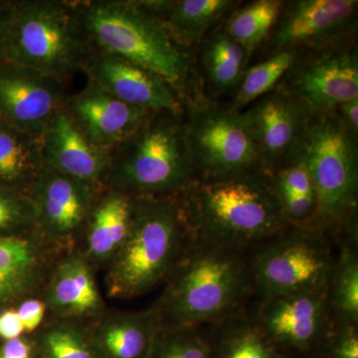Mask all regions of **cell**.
I'll return each instance as SVG.
<instances>
[{"label": "cell", "instance_id": "obj_35", "mask_svg": "<svg viewBox=\"0 0 358 358\" xmlns=\"http://www.w3.org/2000/svg\"><path fill=\"white\" fill-rule=\"evenodd\" d=\"M0 358H36V348L32 334H24L0 345Z\"/></svg>", "mask_w": 358, "mask_h": 358}, {"label": "cell", "instance_id": "obj_5", "mask_svg": "<svg viewBox=\"0 0 358 358\" xmlns=\"http://www.w3.org/2000/svg\"><path fill=\"white\" fill-rule=\"evenodd\" d=\"M189 240L178 195L134 197L128 236L108 263V296L136 298L166 281Z\"/></svg>", "mask_w": 358, "mask_h": 358}, {"label": "cell", "instance_id": "obj_27", "mask_svg": "<svg viewBox=\"0 0 358 358\" xmlns=\"http://www.w3.org/2000/svg\"><path fill=\"white\" fill-rule=\"evenodd\" d=\"M214 327L209 334L212 358H293L275 346L243 310Z\"/></svg>", "mask_w": 358, "mask_h": 358}, {"label": "cell", "instance_id": "obj_9", "mask_svg": "<svg viewBox=\"0 0 358 358\" xmlns=\"http://www.w3.org/2000/svg\"><path fill=\"white\" fill-rule=\"evenodd\" d=\"M251 249L247 266L260 301L327 285L334 255L331 237L319 230L288 227Z\"/></svg>", "mask_w": 358, "mask_h": 358}, {"label": "cell", "instance_id": "obj_33", "mask_svg": "<svg viewBox=\"0 0 358 358\" xmlns=\"http://www.w3.org/2000/svg\"><path fill=\"white\" fill-rule=\"evenodd\" d=\"M313 358H358V324L331 317Z\"/></svg>", "mask_w": 358, "mask_h": 358}, {"label": "cell", "instance_id": "obj_3", "mask_svg": "<svg viewBox=\"0 0 358 358\" xmlns=\"http://www.w3.org/2000/svg\"><path fill=\"white\" fill-rule=\"evenodd\" d=\"M96 52L112 54L159 75L181 102L201 93L194 58L174 43L166 26L140 0L78 1Z\"/></svg>", "mask_w": 358, "mask_h": 358}, {"label": "cell", "instance_id": "obj_7", "mask_svg": "<svg viewBox=\"0 0 358 358\" xmlns=\"http://www.w3.org/2000/svg\"><path fill=\"white\" fill-rule=\"evenodd\" d=\"M301 157L317 195L315 228L336 238L357 220L358 138L336 113L315 115Z\"/></svg>", "mask_w": 358, "mask_h": 358}, {"label": "cell", "instance_id": "obj_28", "mask_svg": "<svg viewBox=\"0 0 358 358\" xmlns=\"http://www.w3.org/2000/svg\"><path fill=\"white\" fill-rule=\"evenodd\" d=\"M32 336L36 358H101L83 322L52 317Z\"/></svg>", "mask_w": 358, "mask_h": 358}, {"label": "cell", "instance_id": "obj_6", "mask_svg": "<svg viewBox=\"0 0 358 358\" xmlns=\"http://www.w3.org/2000/svg\"><path fill=\"white\" fill-rule=\"evenodd\" d=\"M195 180L185 114L154 112L129 138L110 150L105 187L133 197L176 196Z\"/></svg>", "mask_w": 358, "mask_h": 358}, {"label": "cell", "instance_id": "obj_2", "mask_svg": "<svg viewBox=\"0 0 358 358\" xmlns=\"http://www.w3.org/2000/svg\"><path fill=\"white\" fill-rule=\"evenodd\" d=\"M154 307L160 329L220 324L252 293L245 252L189 240Z\"/></svg>", "mask_w": 358, "mask_h": 358}, {"label": "cell", "instance_id": "obj_22", "mask_svg": "<svg viewBox=\"0 0 358 358\" xmlns=\"http://www.w3.org/2000/svg\"><path fill=\"white\" fill-rule=\"evenodd\" d=\"M86 324L101 358H148L160 326L154 308L107 312Z\"/></svg>", "mask_w": 358, "mask_h": 358}, {"label": "cell", "instance_id": "obj_16", "mask_svg": "<svg viewBox=\"0 0 358 358\" xmlns=\"http://www.w3.org/2000/svg\"><path fill=\"white\" fill-rule=\"evenodd\" d=\"M84 73L89 80L128 105L150 112L185 114L178 94L162 77L128 60L96 52Z\"/></svg>", "mask_w": 358, "mask_h": 358}, {"label": "cell", "instance_id": "obj_8", "mask_svg": "<svg viewBox=\"0 0 358 358\" xmlns=\"http://www.w3.org/2000/svg\"><path fill=\"white\" fill-rule=\"evenodd\" d=\"M183 108L186 141L196 180L264 171L244 110L208 100L202 93L186 101Z\"/></svg>", "mask_w": 358, "mask_h": 358}, {"label": "cell", "instance_id": "obj_26", "mask_svg": "<svg viewBox=\"0 0 358 358\" xmlns=\"http://www.w3.org/2000/svg\"><path fill=\"white\" fill-rule=\"evenodd\" d=\"M43 166L41 138L0 119V188L26 194Z\"/></svg>", "mask_w": 358, "mask_h": 358}, {"label": "cell", "instance_id": "obj_21", "mask_svg": "<svg viewBox=\"0 0 358 358\" xmlns=\"http://www.w3.org/2000/svg\"><path fill=\"white\" fill-rule=\"evenodd\" d=\"M134 197L114 188L99 193L85 224L77 249L93 266L108 264L128 236Z\"/></svg>", "mask_w": 358, "mask_h": 358}, {"label": "cell", "instance_id": "obj_34", "mask_svg": "<svg viewBox=\"0 0 358 358\" xmlns=\"http://www.w3.org/2000/svg\"><path fill=\"white\" fill-rule=\"evenodd\" d=\"M15 308L24 327L25 334L36 333L43 324L47 313L46 303L43 299L28 296L20 301Z\"/></svg>", "mask_w": 358, "mask_h": 358}, {"label": "cell", "instance_id": "obj_37", "mask_svg": "<svg viewBox=\"0 0 358 358\" xmlns=\"http://www.w3.org/2000/svg\"><path fill=\"white\" fill-rule=\"evenodd\" d=\"M338 119L353 136L358 138V98L339 105L334 110Z\"/></svg>", "mask_w": 358, "mask_h": 358}, {"label": "cell", "instance_id": "obj_15", "mask_svg": "<svg viewBox=\"0 0 358 358\" xmlns=\"http://www.w3.org/2000/svg\"><path fill=\"white\" fill-rule=\"evenodd\" d=\"M65 86L38 71L0 63V119L41 138L53 115L65 107L69 98Z\"/></svg>", "mask_w": 358, "mask_h": 358}, {"label": "cell", "instance_id": "obj_1", "mask_svg": "<svg viewBox=\"0 0 358 358\" xmlns=\"http://www.w3.org/2000/svg\"><path fill=\"white\" fill-rule=\"evenodd\" d=\"M178 196L192 241L245 252L289 227L265 171L195 180Z\"/></svg>", "mask_w": 358, "mask_h": 358}, {"label": "cell", "instance_id": "obj_4", "mask_svg": "<svg viewBox=\"0 0 358 358\" xmlns=\"http://www.w3.org/2000/svg\"><path fill=\"white\" fill-rule=\"evenodd\" d=\"M78 1L13 0L2 62L67 83L96 54Z\"/></svg>", "mask_w": 358, "mask_h": 358}, {"label": "cell", "instance_id": "obj_25", "mask_svg": "<svg viewBox=\"0 0 358 358\" xmlns=\"http://www.w3.org/2000/svg\"><path fill=\"white\" fill-rule=\"evenodd\" d=\"M358 234L357 220L336 237L339 251L334 256L327 279V299L331 317L358 324Z\"/></svg>", "mask_w": 358, "mask_h": 358}, {"label": "cell", "instance_id": "obj_13", "mask_svg": "<svg viewBox=\"0 0 358 358\" xmlns=\"http://www.w3.org/2000/svg\"><path fill=\"white\" fill-rule=\"evenodd\" d=\"M268 176L300 159L315 115L299 99L279 89L243 110Z\"/></svg>", "mask_w": 358, "mask_h": 358}, {"label": "cell", "instance_id": "obj_17", "mask_svg": "<svg viewBox=\"0 0 358 358\" xmlns=\"http://www.w3.org/2000/svg\"><path fill=\"white\" fill-rule=\"evenodd\" d=\"M64 108L91 143L109 150L129 138L154 113L122 102L89 79L83 90L69 96Z\"/></svg>", "mask_w": 358, "mask_h": 358}, {"label": "cell", "instance_id": "obj_20", "mask_svg": "<svg viewBox=\"0 0 358 358\" xmlns=\"http://www.w3.org/2000/svg\"><path fill=\"white\" fill-rule=\"evenodd\" d=\"M59 252L37 229L0 237V307L34 296Z\"/></svg>", "mask_w": 358, "mask_h": 358}, {"label": "cell", "instance_id": "obj_36", "mask_svg": "<svg viewBox=\"0 0 358 358\" xmlns=\"http://www.w3.org/2000/svg\"><path fill=\"white\" fill-rule=\"evenodd\" d=\"M24 334V327L15 308H7L0 310V339L9 341Z\"/></svg>", "mask_w": 358, "mask_h": 358}, {"label": "cell", "instance_id": "obj_11", "mask_svg": "<svg viewBox=\"0 0 358 358\" xmlns=\"http://www.w3.org/2000/svg\"><path fill=\"white\" fill-rule=\"evenodd\" d=\"M275 89L299 99L313 115L334 112L357 99V40L327 50L301 52Z\"/></svg>", "mask_w": 358, "mask_h": 358}, {"label": "cell", "instance_id": "obj_31", "mask_svg": "<svg viewBox=\"0 0 358 358\" xmlns=\"http://www.w3.org/2000/svg\"><path fill=\"white\" fill-rule=\"evenodd\" d=\"M148 358H212L210 336L201 327L159 329Z\"/></svg>", "mask_w": 358, "mask_h": 358}, {"label": "cell", "instance_id": "obj_12", "mask_svg": "<svg viewBox=\"0 0 358 358\" xmlns=\"http://www.w3.org/2000/svg\"><path fill=\"white\" fill-rule=\"evenodd\" d=\"M103 189L44 166L26 192L34 207L37 231L59 251H74Z\"/></svg>", "mask_w": 358, "mask_h": 358}, {"label": "cell", "instance_id": "obj_30", "mask_svg": "<svg viewBox=\"0 0 358 358\" xmlns=\"http://www.w3.org/2000/svg\"><path fill=\"white\" fill-rule=\"evenodd\" d=\"M303 50L287 49L263 59L247 68L239 86L233 94L232 109L243 110L252 103L275 89Z\"/></svg>", "mask_w": 358, "mask_h": 358}, {"label": "cell", "instance_id": "obj_29", "mask_svg": "<svg viewBox=\"0 0 358 358\" xmlns=\"http://www.w3.org/2000/svg\"><path fill=\"white\" fill-rule=\"evenodd\" d=\"M282 6V0H256L246 6L241 4L223 21L224 29L252 56L268 38Z\"/></svg>", "mask_w": 358, "mask_h": 358}, {"label": "cell", "instance_id": "obj_38", "mask_svg": "<svg viewBox=\"0 0 358 358\" xmlns=\"http://www.w3.org/2000/svg\"><path fill=\"white\" fill-rule=\"evenodd\" d=\"M13 7V0H0V63L3 60L4 44Z\"/></svg>", "mask_w": 358, "mask_h": 358}, {"label": "cell", "instance_id": "obj_23", "mask_svg": "<svg viewBox=\"0 0 358 358\" xmlns=\"http://www.w3.org/2000/svg\"><path fill=\"white\" fill-rule=\"evenodd\" d=\"M239 0H148L150 13L162 20L171 40L192 54L216 26L241 6Z\"/></svg>", "mask_w": 358, "mask_h": 358}, {"label": "cell", "instance_id": "obj_18", "mask_svg": "<svg viewBox=\"0 0 358 358\" xmlns=\"http://www.w3.org/2000/svg\"><path fill=\"white\" fill-rule=\"evenodd\" d=\"M40 138L45 166L96 188H105L110 150L91 143L65 108L53 115Z\"/></svg>", "mask_w": 358, "mask_h": 358}, {"label": "cell", "instance_id": "obj_32", "mask_svg": "<svg viewBox=\"0 0 358 358\" xmlns=\"http://www.w3.org/2000/svg\"><path fill=\"white\" fill-rule=\"evenodd\" d=\"M36 229V215L25 193L0 188V237Z\"/></svg>", "mask_w": 358, "mask_h": 358}, {"label": "cell", "instance_id": "obj_24", "mask_svg": "<svg viewBox=\"0 0 358 358\" xmlns=\"http://www.w3.org/2000/svg\"><path fill=\"white\" fill-rule=\"evenodd\" d=\"M199 47L205 98L217 101L220 96L234 94L252 56L231 38L222 22L206 35Z\"/></svg>", "mask_w": 358, "mask_h": 358}, {"label": "cell", "instance_id": "obj_19", "mask_svg": "<svg viewBox=\"0 0 358 358\" xmlns=\"http://www.w3.org/2000/svg\"><path fill=\"white\" fill-rule=\"evenodd\" d=\"M43 301L53 319L90 322L106 312L94 267L77 249L59 257L43 286Z\"/></svg>", "mask_w": 358, "mask_h": 358}, {"label": "cell", "instance_id": "obj_10", "mask_svg": "<svg viewBox=\"0 0 358 358\" xmlns=\"http://www.w3.org/2000/svg\"><path fill=\"white\" fill-rule=\"evenodd\" d=\"M357 0L284 1L279 18L264 42L265 58L287 49L327 50L357 40Z\"/></svg>", "mask_w": 358, "mask_h": 358}, {"label": "cell", "instance_id": "obj_14", "mask_svg": "<svg viewBox=\"0 0 358 358\" xmlns=\"http://www.w3.org/2000/svg\"><path fill=\"white\" fill-rule=\"evenodd\" d=\"M261 331L293 358H313L331 322L324 288L260 301L251 315Z\"/></svg>", "mask_w": 358, "mask_h": 358}]
</instances>
